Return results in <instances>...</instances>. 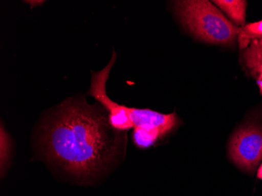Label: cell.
<instances>
[{"mask_svg":"<svg viewBox=\"0 0 262 196\" xmlns=\"http://www.w3.org/2000/svg\"><path fill=\"white\" fill-rule=\"evenodd\" d=\"M116 130L108 122V112L71 98L44 122L40 143L51 161L88 181L116 162L120 147Z\"/></svg>","mask_w":262,"mask_h":196,"instance_id":"1","label":"cell"},{"mask_svg":"<svg viewBox=\"0 0 262 196\" xmlns=\"http://www.w3.org/2000/svg\"><path fill=\"white\" fill-rule=\"evenodd\" d=\"M177 15L195 37L205 42L230 45L238 37L241 28L226 18L211 3L206 0L174 2Z\"/></svg>","mask_w":262,"mask_h":196,"instance_id":"2","label":"cell"},{"mask_svg":"<svg viewBox=\"0 0 262 196\" xmlns=\"http://www.w3.org/2000/svg\"><path fill=\"white\" fill-rule=\"evenodd\" d=\"M133 122V138L138 148L151 147L177 125L175 113L162 114L150 109L128 107Z\"/></svg>","mask_w":262,"mask_h":196,"instance_id":"3","label":"cell"},{"mask_svg":"<svg viewBox=\"0 0 262 196\" xmlns=\"http://www.w3.org/2000/svg\"><path fill=\"white\" fill-rule=\"evenodd\" d=\"M229 156L239 169L253 175L262 161V126L249 125L234 134Z\"/></svg>","mask_w":262,"mask_h":196,"instance_id":"4","label":"cell"},{"mask_svg":"<svg viewBox=\"0 0 262 196\" xmlns=\"http://www.w3.org/2000/svg\"><path fill=\"white\" fill-rule=\"evenodd\" d=\"M116 54L114 52L108 66L100 72H92L91 88L88 94L93 96L108 112V122L112 127L118 131H124L134 128L128 107L120 105L112 101L106 94V82L108 80L110 71L116 61Z\"/></svg>","mask_w":262,"mask_h":196,"instance_id":"5","label":"cell"},{"mask_svg":"<svg viewBox=\"0 0 262 196\" xmlns=\"http://www.w3.org/2000/svg\"><path fill=\"white\" fill-rule=\"evenodd\" d=\"M241 60L250 76L257 79L262 73V39L253 40L243 51Z\"/></svg>","mask_w":262,"mask_h":196,"instance_id":"6","label":"cell"},{"mask_svg":"<svg viewBox=\"0 0 262 196\" xmlns=\"http://www.w3.org/2000/svg\"><path fill=\"white\" fill-rule=\"evenodd\" d=\"M213 4L222 9L236 26H245L247 1L242 0H215Z\"/></svg>","mask_w":262,"mask_h":196,"instance_id":"7","label":"cell"},{"mask_svg":"<svg viewBox=\"0 0 262 196\" xmlns=\"http://www.w3.org/2000/svg\"><path fill=\"white\" fill-rule=\"evenodd\" d=\"M237 39L241 50H245L253 40L262 39V20L249 23L241 27Z\"/></svg>","mask_w":262,"mask_h":196,"instance_id":"8","label":"cell"},{"mask_svg":"<svg viewBox=\"0 0 262 196\" xmlns=\"http://www.w3.org/2000/svg\"><path fill=\"white\" fill-rule=\"evenodd\" d=\"M1 175L4 177L7 172V168L10 166V158H11V141L10 136L6 132L4 126H1Z\"/></svg>","mask_w":262,"mask_h":196,"instance_id":"9","label":"cell"},{"mask_svg":"<svg viewBox=\"0 0 262 196\" xmlns=\"http://www.w3.org/2000/svg\"><path fill=\"white\" fill-rule=\"evenodd\" d=\"M256 80H257V85H258L259 89H260V94H262V73L257 76Z\"/></svg>","mask_w":262,"mask_h":196,"instance_id":"10","label":"cell"},{"mask_svg":"<svg viewBox=\"0 0 262 196\" xmlns=\"http://www.w3.org/2000/svg\"><path fill=\"white\" fill-rule=\"evenodd\" d=\"M257 177L258 179L261 180L262 181V163L260 165V166H259L258 169H257Z\"/></svg>","mask_w":262,"mask_h":196,"instance_id":"11","label":"cell"}]
</instances>
